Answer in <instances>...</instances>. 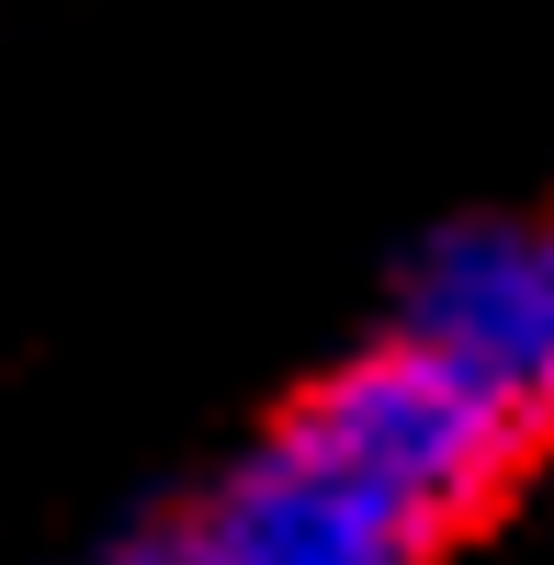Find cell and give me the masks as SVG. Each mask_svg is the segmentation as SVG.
<instances>
[{"instance_id": "obj_1", "label": "cell", "mask_w": 554, "mask_h": 565, "mask_svg": "<svg viewBox=\"0 0 554 565\" xmlns=\"http://www.w3.org/2000/svg\"><path fill=\"white\" fill-rule=\"evenodd\" d=\"M532 452L543 430L510 396L407 328H374L271 407L181 521L215 565H452Z\"/></svg>"}, {"instance_id": "obj_2", "label": "cell", "mask_w": 554, "mask_h": 565, "mask_svg": "<svg viewBox=\"0 0 554 565\" xmlns=\"http://www.w3.org/2000/svg\"><path fill=\"white\" fill-rule=\"evenodd\" d=\"M385 328L452 351L487 396H510L532 430H554V204L543 215H452V226H430L396 271Z\"/></svg>"}, {"instance_id": "obj_3", "label": "cell", "mask_w": 554, "mask_h": 565, "mask_svg": "<svg viewBox=\"0 0 554 565\" xmlns=\"http://www.w3.org/2000/svg\"><path fill=\"white\" fill-rule=\"evenodd\" d=\"M90 565H215V554L193 543V521H159V532H125V543H103Z\"/></svg>"}]
</instances>
